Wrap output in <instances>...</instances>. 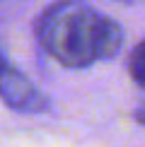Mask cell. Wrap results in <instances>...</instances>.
Returning <instances> with one entry per match:
<instances>
[{
    "mask_svg": "<svg viewBox=\"0 0 145 147\" xmlns=\"http://www.w3.org/2000/svg\"><path fill=\"white\" fill-rule=\"evenodd\" d=\"M128 75L140 89H145V39L136 44V48L128 56Z\"/></svg>",
    "mask_w": 145,
    "mask_h": 147,
    "instance_id": "3",
    "label": "cell"
},
{
    "mask_svg": "<svg viewBox=\"0 0 145 147\" xmlns=\"http://www.w3.org/2000/svg\"><path fill=\"white\" fill-rule=\"evenodd\" d=\"M0 101L7 109H12V111L27 113V116H39V113H46L51 109L48 94L41 92L15 65H10L5 70V75L0 77Z\"/></svg>",
    "mask_w": 145,
    "mask_h": 147,
    "instance_id": "2",
    "label": "cell"
},
{
    "mask_svg": "<svg viewBox=\"0 0 145 147\" xmlns=\"http://www.w3.org/2000/svg\"><path fill=\"white\" fill-rule=\"evenodd\" d=\"M116 3H123V5H145V0H116Z\"/></svg>",
    "mask_w": 145,
    "mask_h": 147,
    "instance_id": "6",
    "label": "cell"
},
{
    "mask_svg": "<svg viewBox=\"0 0 145 147\" xmlns=\"http://www.w3.org/2000/svg\"><path fill=\"white\" fill-rule=\"evenodd\" d=\"M133 118H136V123H140V125H145V104H140V106L133 111Z\"/></svg>",
    "mask_w": 145,
    "mask_h": 147,
    "instance_id": "5",
    "label": "cell"
},
{
    "mask_svg": "<svg viewBox=\"0 0 145 147\" xmlns=\"http://www.w3.org/2000/svg\"><path fill=\"white\" fill-rule=\"evenodd\" d=\"M36 44L63 68H89L111 60L123 46L116 20L94 10L87 0H56L34 22Z\"/></svg>",
    "mask_w": 145,
    "mask_h": 147,
    "instance_id": "1",
    "label": "cell"
},
{
    "mask_svg": "<svg viewBox=\"0 0 145 147\" xmlns=\"http://www.w3.org/2000/svg\"><path fill=\"white\" fill-rule=\"evenodd\" d=\"M10 58H7V53H5V48H3V44H0V77H3L5 75V70H7L10 68Z\"/></svg>",
    "mask_w": 145,
    "mask_h": 147,
    "instance_id": "4",
    "label": "cell"
}]
</instances>
